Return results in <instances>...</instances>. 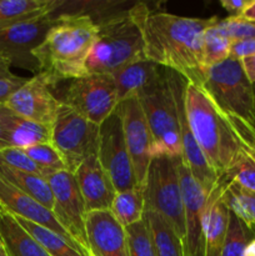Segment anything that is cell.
Here are the masks:
<instances>
[{"label": "cell", "instance_id": "cell-1", "mask_svg": "<svg viewBox=\"0 0 255 256\" xmlns=\"http://www.w3.org/2000/svg\"><path fill=\"white\" fill-rule=\"evenodd\" d=\"M144 40L145 56L158 65L176 72L188 82L202 85V36L216 20L190 18L166 12H154L145 2L129 8Z\"/></svg>", "mask_w": 255, "mask_h": 256}, {"label": "cell", "instance_id": "cell-2", "mask_svg": "<svg viewBox=\"0 0 255 256\" xmlns=\"http://www.w3.org/2000/svg\"><path fill=\"white\" fill-rule=\"evenodd\" d=\"M98 25L86 14L59 12L56 24L49 30L32 55L50 86L88 74V58L94 46Z\"/></svg>", "mask_w": 255, "mask_h": 256}, {"label": "cell", "instance_id": "cell-3", "mask_svg": "<svg viewBox=\"0 0 255 256\" xmlns=\"http://www.w3.org/2000/svg\"><path fill=\"white\" fill-rule=\"evenodd\" d=\"M184 109L195 142L212 169L222 178L242 154L240 129L218 108L202 85L186 82Z\"/></svg>", "mask_w": 255, "mask_h": 256}, {"label": "cell", "instance_id": "cell-4", "mask_svg": "<svg viewBox=\"0 0 255 256\" xmlns=\"http://www.w3.org/2000/svg\"><path fill=\"white\" fill-rule=\"evenodd\" d=\"M94 46L88 58V74H114L124 65L145 56L144 40L128 9H119L100 19Z\"/></svg>", "mask_w": 255, "mask_h": 256}, {"label": "cell", "instance_id": "cell-5", "mask_svg": "<svg viewBox=\"0 0 255 256\" xmlns=\"http://www.w3.org/2000/svg\"><path fill=\"white\" fill-rule=\"evenodd\" d=\"M152 142V159L156 156L182 158V136L178 105L170 70L164 68L159 79L138 96Z\"/></svg>", "mask_w": 255, "mask_h": 256}, {"label": "cell", "instance_id": "cell-6", "mask_svg": "<svg viewBox=\"0 0 255 256\" xmlns=\"http://www.w3.org/2000/svg\"><path fill=\"white\" fill-rule=\"evenodd\" d=\"M202 88L220 110L236 125L254 128L255 94L240 60L228 58L205 72Z\"/></svg>", "mask_w": 255, "mask_h": 256}, {"label": "cell", "instance_id": "cell-7", "mask_svg": "<svg viewBox=\"0 0 255 256\" xmlns=\"http://www.w3.org/2000/svg\"><path fill=\"white\" fill-rule=\"evenodd\" d=\"M178 162L179 158H154L149 165L142 188L145 212H155L164 218L185 242L186 230Z\"/></svg>", "mask_w": 255, "mask_h": 256}, {"label": "cell", "instance_id": "cell-8", "mask_svg": "<svg viewBox=\"0 0 255 256\" xmlns=\"http://www.w3.org/2000/svg\"><path fill=\"white\" fill-rule=\"evenodd\" d=\"M100 125L94 124L65 104H60L52 126V144L64 159L66 170L75 172L84 160L98 155Z\"/></svg>", "mask_w": 255, "mask_h": 256}, {"label": "cell", "instance_id": "cell-9", "mask_svg": "<svg viewBox=\"0 0 255 256\" xmlns=\"http://www.w3.org/2000/svg\"><path fill=\"white\" fill-rule=\"evenodd\" d=\"M59 100L96 125H102L120 102L114 79L108 74H86L69 80Z\"/></svg>", "mask_w": 255, "mask_h": 256}, {"label": "cell", "instance_id": "cell-10", "mask_svg": "<svg viewBox=\"0 0 255 256\" xmlns=\"http://www.w3.org/2000/svg\"><path fill=\"white\" fill-rule=\"evenodd\" d=\"M59 12L20 22L0 30V59L10 66L39 74V64L32 52L42 44L49 30L56 24Z\"/></svg>", "mask_w": 255, "mask_h": 256}, {"label": "cell", "instance_id": "cell-11", "mask_svg": "<svg viewBox=\"0 0 255 256\" xmlns=\"http://www.w3.org/2000/svg\"><path fill=\"white\" fill-rule=\"evenodd\" d=\"M98 159L112 179L116 192L140 186L135 178L122 132V116L118 110L100 125Z\"/></svg>", "mask_w": 255, "mask_h": 256}, {"label": "cell", "instance_id": "cell-12", "mask_svg": "<svg viewBox=\"0 0 255 256\" xmlns=\"http://www.w3.org/2000/svg\"><path fill=\"white\" fill-rule=\"evenodd\" d=\"M54 198L55 218L66 229L82 252L89 256L86 240V208L74 172L68 170L55 172L48 178Z\"/></svg>", "mask_w": 255, "mask_h": 256}, {"label": "cell", "instance_id": "cell-13", "mask_svg": "<svg viewBox=\"0 0 255 256\" xmlns=\"http://www.w3.org/2000/svg\"><path fill=\"white\" fill-rule=\"evenodd\" d=\"M116 110L122 116V132L134 168L135 178L138 184L142 186L152 160L154 146L146 118L138 98L122 100L119 102Z\"/></svg>", "mask_w": 255, "mask_h": 256}, {"label": "cell", "instance_id": "cell-14", "mask_svg": "<svg viewBox=\"0 0 255 256\" xmlns=\"http://www.w3.org/2000/svg\"><path fill=\"white\" fill-rule=\"evenodd\" d=\"M60 104L42 74L29 78L5 102L16 114L46 126H52Z\"/></svg>", "mask_w": 255, "mask_h": 256}, {"label": "cell", "instance_id": "cell-15", "mask_svg": "<svg viewBox=\"0 0 255 256\" xmlns=\"http://www.w3.org/2000/svg\"><path fill=\"white\" fill-rule=\"evenodd\" d=\"M180 186H182V205L185 218L184 249L185 256H205L204 238H202V215L206 205L208 194L198 182L182 158L178 162Z\"/></svg>", "mask_w": 255, "mask_h": 256}, {"label": "cell", "instance_id": "cell-16", "mask_svg": "<svg viewBox=\"0 0 255 256\" xmlns=\"http://www.w3.org/2000/svg\"><path fill=\"white\" fill-rule=\"evenodd\" d=\"M170 76H172L175 98H176L180 136H182V160L209 196L210 192L214 190V188L219 182L220 178L218 176L216 172L212 169L208 160L205 159L204 154H202L198 142H195L194 135H192L189 124H188L184 109V90L186 80L172 70H170Z\"/></svg>", "mask_w": 255, "mask_h": 256}, {"label": "cell", "instance_id": "cell-17", "mask_svg": "<svg viewBox=\"0 0 255 256\" xmlns=\"http://www.w3.org/2000/svg\"><path fill=\"white\" fill-rule=\"evenodd\" d=\"M0 206L2 208L4 212L12 214V216L35 222V224H39L42 226H45L48 229L52 230V232H58V234L69 240L72 244H74L75 246L82 250V248L70 236L66 229L55 218L54 212L52 210H49L44 205L32 199L26 192L18 189L16 186H14L12 182H8L2 175H0Z\"/></svg>", "mask_w": 255, "mask_h": 256}, {"label": "cell", "instance_id": "cell-18", "mask_svg": "<svg viewBox=\"0 0 255 256\" xmlns=\"http://www.w3.org/2000/svg\"><path fill=\"white\" fill-rule=\"evenodd\" d=\"M86 240L92 256H129L126 230L110 210L86 215Z\"/></svg>", "mask_w": 255, "mask_h": 256}, {"label": "cell", "instance_id": "cell-19", "mask_svg": "<svg viewBox=\"0 0 255 256\" xmlns=\"http://www.w3.org/2000/svg\"><path fill=\"white\" fill-rule=\"evenodd\" d=\"M88 214L110 210L116 190L100 164L98 155L89 156L74 172Z\"/></svg>", "mask_w": 255, "mask_h": 256}, {"label": "cell", "instance_id": "cell-20", "mask_svg": "<svg viewBox=\"0 0 255 256\" xmlns=\"http://www.w3.org/2000/svg\"><path fill=\"white\" fill-rule=\"evenodd\" d=\"M222 194H224V182L220 179L216 186L208 196L204 215H202L205 256H222L230 220V210L225 204Z\"/></svg>", "mask_w": 255, "mask_h": 256}, {"label": "cell", "instance_id": "cell-21", "mask_svg": "<svg viewBox=\"0 0 255 256\" xmlns=\"http://www.w3.org/2000/svg\"><path fill=\"white\" fill-rule=\"evenodd\" d=\"M0 124L8 146L26 149L36 144L52 142V126L32 122L0 104Z\"/></svg>", "mask_w": 255, "mask_h": 256}, {"label": "cell", "instance_id": "cell-22", "mask_svg": "<svg viewBox=\"0 0 255 256\" xmlns=\"http://www.w3.org/2000/svg\"><path fill=\"white\" fill-rule=\"evenodd\" d=\"M164 72V68L148 58L134 60L112 74L116 85L119 102L138 98L145 89L154 84Z\"/></svg>", "mask_w": 255, "mask_h": 256}, {"label": "cell", "instance_id": "cell-23", "mask_svg": "<svg viewBox=\"0 0 255 256\" xmlns=\"http://www.w3.org/2000/svg\"><path fill=\"white\" fill-rule=\"evenodd\" d=\"M65 0H0V30L54 14Z\"/></svg>", "mask_w": 255, "mask_h": 256}, {"label": "cell", "instance_id": "cell-24", "mask_svg": "<svg viewBox=\"0 0 255 256\" xmlns=\"http://www.w3.org/2000/svg\"><path fill=\"white\" fill-rule=\"evenodd\" d=\"M0 238L12 256H50L15 216L8 212L0 219Z\"/></svg>", "mask_w": 255, "mask_h": 256}, {"label": "cell", "instance_id": "cell-25", "mask_svg": "<svg viewBox=\"0 0 255 256\" xmlns=\"http://www.w3.org/2000/svg\"><path fill=\"white\" fill-rule=\"evenodd\" d=\"M0 175L4 176L14 186L26 192L28 195L44 205L49 210L54 209V198H52V189L45 178L32 172H20V170L12 169L4 164H0Z\"/></svg>", "mask_w": 255, "mask_h": 256}, {"label": "cell", "instance_id": "cell-26", "mask_svg": "<svg viewBox=\"0 0 255 256\" xmlns=\"http://www.w3.org/2000/svg\"><path fill=\"white\" fill-rule=\"evenodd\" d=\"M110 212L124 228L142 222L145 215L144 188L116 192L112 200Z\"/></svg>", "mask_w": 255, "mask_h": 256}, {"label": "cell", "instance_id": "cell-27", "mask_svg": "<svg viewBox=\"0 0 255 256\" xmlns=\"http://www.w3.org/2000/svg\"><path fill=\"white\" fill-rule=\"evenodd\" d=\"M144 216L149 222L158 256H185L184 242L164 218L150 212H145Z\"/></svg>", "mask_w": 255, "mask_h": 256}, {"label": "cell", "instance_id": "cell-28", "mask_svg": "<svg viewBox=\"0 0 255 256\" xmlns=\"http://www.w3.org/2000/svg\"><path fill=\"white\" fill-rule=\"evenodd\" d=\"M15 219L42 245V249L50 256H86L79 248L75 246L58 232L25 219H20V218H15Z\"/></svg>", "mask_w": 255, "mask_h": 256}, {"label": "cell", "instance_id": "cell-29", "mask_svg": "<svg viewBox=\"0 0 255 256\" xmlns=\"http://www.w3.org/2000/svg\"><path fill=\"white\" fill-rule=\"evenodd\" d=\"M224 182V202L230 212L239 218L249 229L255 228V192L242 188L235 182Z\"/></svg>", "mask_w": 255, "mask_h": 256}, {"label": "cell", "instance_id": "cell-30", "mask_svg": "<svg viewBox=\"0 0 255 256\" xmlns=\"http://www.w3.org/2000/svg\"><path fill=\"white\" fill-rule=\"evenodd\" d=\"M219 20V18H216V20L206 28L202 36V65L205 72L230 56L232 42L220 26Z\"/></svg>", "mask_w": 255, "mask_h": 256}, {"label": "cell", "instance_id": "cell-31", "mask_svg": "<svg viewBox=\"0 0 255 256\" xmlns=\"http://www.w3.org/2000/svg\"><path fill=\"white\" fill-rule=\"evenodd\" d=\"M22 150L36 164V166L39 168L45 179H48L50 175L55 174V172L66 170L64 159H62L60 152H58L56 148L52 142H42V144L32 145V146H29Z\"/></svg>", "mask_w": 255, "mask_h": 256}, {"label": "cell", "instance_id": "cell-32", "mask_svg": "<svg viewBox=\"0 0 255 256\" xmlns=\"http://www.w3.org/2000/svg\"><path fill=\"white\" fill-rule=\"evenodd\" d=\"M254 236L255 232L230 212L229 228L222 250V256H244L248 242Z\"/></svg>", "mask_w": 255, "mask_h": 256}, {"label": "cell", "instance_id": "cell-33", "mask_svg": "<svg viewBox=\"0 0 255 256\" xmlns=\"http://www.w3.org/2000/svg\"><path fill=\"white\" fill-rule=\"evenodd\" d=\"M125 230L129 245V256H158L149 222L145 216L142 222L125 228Z\"/></svg>", "mask_w": 255, "mask_h": 256}, {"label": "cell", "instance_id": "cell-34", "mask_svg": "<svg viewBox=\"0 0 255 256\" xmlns=\"http://www.w3.org/2000/svg\"><path fill=\"white\" fill-rule=\"evenodd\" d=\"M220 179L235 182L244 189L255 192V162L242 152L234 166Z\"/></svg>", "mask_w": 255, "mask_h": 256}, {"label": "cell", "instance_id": "cell-35", "mask_svg": "<svg viewBox=\"0 0 255 256\" xmlns=\"http://www.w3.org/2000/svg\"><path fill=\"white\" fill-rule=\"evenodd\" d=\"M0 164H4L12 169L20 170V172H32L42 176V172L36 166L34 162L29 158V155L19 148L8 146L5 149L0 150ZM44 178V176H42Z\"/></svg>", "mask_w": 255, "mask_h": 256}, {"label": "cell", "instance_id": "cell-36", "mask_svg": "<svg viewBox=\"0 0 255 256\" xmlns=\"http://www.w3.org/2000/svg\"><path fill=\"white\" fill-rule=\"evenodd\" d=\"M219 24L232 42L255 39V22L240 19L238 16H228L220 19Z\"/></svg>", "mask_w": 255, "mask_h": 256}, {"label": "cell", "instance_id": "cell-37", "mask_svg": "<svg viewBox=\"0 0 255 256\" xmlns=\"http://www.w3.org/2000/svg\"><path fill=\"white\" fill-rule=\"evenodd\" d=\"M28 78L14 76L10 78H0V104H5L6 100L24 84Z\"/></svg>", "mask_w": 255, "mask_h": 256}, {"label": "cell", "instance_id": "cell-38", "mask_svg": "<svg viewBox=\"0 0 255 256\" xmlns=\"http://www.w3.org/2000/svg\"><path fill=\"white\" fill-rule=\"evenodd\" d=\"M255 54V39L238 40L232 42V49H230V58L236 60H242L244 58L252 56Z\"/></svg>", "mask_w": 255, "mask_h": 256}, {"label": "cell", "instance_id": "cell-39", "mask_svg": "<svg viewBox=\"0 0 255 256\" xmlns=\"http://www.w3.org/2000/svg\"><path fill=\"white\" fill-rule=\"evenodd\" d=\"M252 0H220V5L229 12V16H239Z\"/></svg>", "mask_w": 255, "mask_h": 256}, {"label": "cell", "instance_id": "cell-40", "mask_svg": "<svg viewBox=\"0 0 255 256\" xmlns=\"http://www.w3.org/2000/svg\"><path fill=\"white\" fill-rule=\"evenodd\" d=\"M240 64H242V70H244L245 75H246L248 80L254 85L255 84V54L252 55V56L244 58V59L240 60Z\"/></svg>", "mask_w": 255, "mask_h": 256}, {"label": "cell", "instance_id": "cell-41", "mask_svg": "<svg viewBox=\"0 0 255 256\" xmlns=\"http://www.w3.org/2000/svg\"><path fill=\"white\" fill-rule=\"evenodd\" d=\"M238 18L248 20V22H255V0H252V2H250V4L245 8L244 12H242Z\"/></svg>", "mask_w": 255, "mask_h": 256}, {"label": "cell", "instance_id": "cell-42", "mask_svg": "<svg viewBox=\"0 0 255 256\" xmlns=\"http://www.w3.org/2000/svg\"><path fill=\"white\" fill-rule=\"evenodd\" d=\"M240 140H242V152H244L245 154H246L248 156H249L250 159L255 162V144L254 142H248V140H245V139H242V138H240Z\"/></svg>", "mask_w": 255, "mask_h": 256}, {"label": "cell", "instance_id": "cell-43", "mask_svg": "<svg viewBox=\"0 0 255 256\" xmlns=\"http://www.w3.org/2000/svg\"><path fill=\"white\" fill-rule=\"evenodd\" d=\"M10 69H12V66H10L5 60L0 59V78L14 76L15 74Z\"/></svg>", "mask_w": 255, "mask_h": 256}, {"label": "cell", "instance_id": "cell-44", "mask_svg": "<svg viewBox=\"0 0 255 256\" xmlns=\"http://www.w3.org/2000/svg\"><path fill=\"white\" fill-rule=\"evenodd\" d=\"M244 256H255V236L248 242L246 248H245Z\"/></svg>", "mask_w": 255, "mask_h": 256}, {"label": "cell", "instance_id": "cell-45", "mask_svg": "<svg viewBox=\"0 0 255 256\" xmlns=\"http://www.w3.org/2000/svg\"><path fill=\"white\" fill-rule=\"evenodd\" d=\"M0 256H12L10 255V252H8L6 246L4 245V242H2V238H0Z\"/></svg>", "mask_w": 255, "mask_h": 256}, {"label": "cell", "instance_id": "cell-46", "mask_svg": "<svg viewBox=\"0 0 255 256\" xmlns=\"http://www.w3.org/2000/svg\"><path fill=\"white\" fill-rule=\"evenodd\" d=\"M5 148H8V145H6V142H5V139H4V132H2V124H0V150L5 149Z\"/></svg>", "mask_w": 255, "mask_h": 256}, {"label": "cell", "instance_id": "cell-47", "mask_svg": "<svg viewBox=\"0 0 255 256\" xmlns=\"http://www.w3.org/2000/svg\"><path fill=\"white\" fill-rule=\"evenodd\" d=\"M4 214V210H2V208L0 206V219H2V215Z\"/></svg>", "mask_w": 255, "mask_h": 256}, {"label": "cell", "instance_id": "cell-48", "mask_svg": "<svg viewBox=\"0 0 255 256\" xmlns=\"http://www.w3.org/2000/svg\"><path fill=\"white\" fill-rule=\"evenodd\" d=\"M252 89H254V94H255V84L252 85Z\"/></svg>", "mask_w": 255, "mask_h": 256}, {"label": "cell", "instance_id": "cell-49", "mask_svg": "<svg viewBox=\"0 0 255 256\" xmlns=\"http://www.w3.org/2000/svg\"><path fill=\"white\" fill-rule=\"evenodd\" d=\"M254 128H255V112H254Z\"/></svg>", "mask_w": 255, "mask_h": 256}, {"label": "cell", "instance_id": "cell-50", "mask_svg": "<svg viewBox=\"0 0 255 256\" xmlns=\"http://www.w3.org/2000/svg\"><path fill=\"white\" fill-rule=\"evenodd\" d=\"M89 256H92V255H89Z\"/></svg>", "mask_w": 255, "mask_h": 256}]
</instances>
